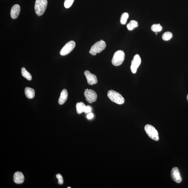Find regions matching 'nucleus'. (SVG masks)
Wrapping results in <instances>:
<instances>
[{
	"instance_id": "nucleus-4",
	"label": "nucleus",
	"mask_w": 188,
	"mask_h": 188,
	"mask_svg": "<svg viewBox=\"0 0 188 188\" xmlns=\"http://www.w3.org/2000/svg\"><path fill=\"white\" fill-rule=\"evenodd\" d=\"M125 58V53L122 50H118L114 55L111 62L114 66H120L123 62Z\"/></svg>"
},
{
	"instance_id": "nucleus-14",
	"label": "nucleus",
	"mask_w": 188,
	"mask_h": 188,
	"mask_svg": "<svg viewBox=\"0 0 188 188\" xmlns=\"http://www.w3.org/2000/svg\"><path fill=\"white\" fill-rule=\"evenodd\" d=\"M25 92L27 98L31 99L34 97L35 91L34 89L31 87H26L25 89Z\"/></svg>"
},
{
	"instance_id": "nucleus-24",
	"label": "nucleus",
	"mask_w": 188,
	"mask_h": 188,
	"mask_svg": "<svg viewBox=\"0 0 188 188\" xmlns=\"http://www.w3.org/2000/svg\"><path fill=\"white\" fill-rule=\"evenodd\" d=\"M94 115L92 113H90L87 115V118L89 119H91L92 118L94 117Z\"/></svg>"
},
{
	"instance_id": "nucleus-26",
	"label": "nucleus",
	"mask_w": 188,
	"mask_h": 188,
	"mask_svg": "<svg viewBox=\"0 0 188 188\" xmlns=\"http://www.w3.org/2000/svg\"><path fill=\"white\" fill-rule=\"evenodd\" d=\"M71 188V187H68V188Z\"/></svg>"
},
{
	"instance_id": "nucleus-12",
	"label": "nucleus",
	"mask_w": 188,
	"mask_h": 188,
	"mask_svg": "<svg viewBox=\"0 0 188 188\" xmlns=\"http://www.w3.org/2000/svg\"><path fill=\"white\" fill-rule=\"evenodd\" d=\"M25 179L23 175L19 172L15 173L13 176L14 181L17 184H21L23 183Z\"/></svg>"
},
{
	"instance_id": "nucleus-17",
	"label": "nucleus",
	"mask_w": 188,
	"mask_h": 188,
	"mask_svg": "<svg viewBox=\"0 0 188 188\" xmlns=\"http://www.w3.org/2000/svg\"><path fill=\"white\" fill-rule=\"evenodd\" d=\"M138 23L137 21L132 20L127 25V28L128 30L133 31L135 28L138 26Z\"/></svg>"
},
{
	"instance_id": "nucleus-6",
	"label": "nucleus",
	"mask_w": 188,
	"mask_h": 188,
	"mask_svg": "<svg viewBox=\"0 0 188 188\" xmlns=\"http://www.w3.org/2000/svg\"><path fill=\"white\" fill-rule=\"evenodd\" d=\"M76 43L73 40L70 41L62 48L60 51L61 55L65 56L68 55L75 48Z\"/></svg>"
},
{
	"instance_id": "nucleus-15",
	"label": "nucleus",
	"mask_w": 188,
	"mask_h": 188,
	"mask_svg": "<svg viewBox=\"0 0 188 188\" xmlns=\"http://www.w3.org/2000/svg\"><path fill=\"white\" fill-rule=\"evenodd\" d=\"M86 106L83 102H78L76 105V111L79 114L84 112Z\"/></svg>"
},
{
	"instance_id": "nucleus-3",
	"label": "nucleus",
	"mask_w": 188,
	"mask_h": 188,
	"mask_svg": "<svg viewBox=\"0 0 188 188\" xmlns=\"http://www.w3.org/2000/svg\"><path fill=\"white\" fill-rule=\"evenodd\" d=\"M106 46V43L103 40L97 42L92 45L89 51V53L93 55H95L97 53L101 52L105 50Z\"/></svg>"
},
{
	"instance_id": "nucleus-1",
	"label": "nucleus",
	"mask_w": 188,
	"mask_h": 188,
	"mask_svg": "<svg viewBox=\"0 0 188 188\" xmlns=\"http://www.w3.org/2000/svg\"><path fill=\"white\" fill-rule=\"evenodd\" d=\"M47 5V0H36L35 10L37 15L38 16L43 15L45 12Z\"/></svg>"
},
{
	"instance_id": "nucleus-16",
	"label": "nucleus",
	"mask_w": 188,
	"mask_h": 188,
	"mask_svg": "<svg viewBox=\"0 0 188 188\" xmlns=\"http://www.w3.org/2000/svg\"><path fill=\"white\" fill-rule=\"evenodd\" d=\"M21 74L22 76L27 79L28 80L31 81L32 79V76L29 72L27 71L25 68L22 67V68Z\"/></svg>"
},
{
	"instance_id": "nucleus-11",
	"label": "nucleus",
	"mask_w": 188,
	"mask_h": 188,
	"mask_svg": "<svg viewBox=\"0 0 188 188\" xmlns=\"http://www.w3.org/2000/svg\"><path fill=\"white\" fill-rule=\"evenodd\" d=\"M20 7L18 4L14 5L12 7L11 11V16L12 19H15L17 18L20 14Z\"/></svg>"
},
{
	"instance_id": "nucleus-8",
	"label": "nucleus",
	"mask_w": 188,
	"mask_h": 188,
	"mask_svg": "<svg viewBox=\"0 0 188 188\" xmlns=\"http://www.w3.org/2000/svg\"><path fill=\"white\" fill-rule=\"evenodd\" d=\"M141 59L140 56L138 55H135L133 60L132 61L130 69L132 73L135 74L137 72L138 68L141 64Z\"/></svg>"
},
{
	"instance_id": "nucleus-5",
	"label": "nucleus",
	"mask_w": 188,
	"mask_h": 188,
	"mask_svg": "<svg viewBox=\"0 0 188 188\" xmlns=\"http://www.w3.org/2000/svg\"><path fill=\"white\" fill-rule=\"evenodd\" d=\"M145 130L147 135L150 138L156 141L159 140V133L154 126L151 125L147 124L145 126Z\"/></svg>"
},
{
	"instance_id": "nucleus-21",
	"label": "nucleus",
	"mask_w": 188,
	"mask_h": 188,
	"mask_svg": "<svg viewBox=\"0 0 188 188\" xmlns=\"http://www.w3.org/2000/svg\"><path fill=\"white\" fill-rule=\"evenodd\" d=\"M74 0H65L64 6L65 8L68 9L72 6Z\"/></svg>"
},
{
	"instance_id": "nucleus-13",
	"label": "nucleus",
	"mask_w": 188,
	"mask_h": 188,
	"mask_svg": "<svg viewBox=\"0 0 188 188\" xmlns=\"http://www.w3.org/2000/svg\"><path fill=\"white\" fill-rule=\"evenodd\" d=\"M68 93L66 89H63L61 93L60 96L58 103L60 105H62L64 104L67 99Z\"/></svg>"
},
{
	"instance_id": "nucleus-18",
	"label": "nucleus",
	"mask_w": 188,
	"mask_h": 188,
	"mask_svg": "<svg viewBox=\"0 0 188 188\" xmlns=\"http://www.w3.org/2000/svg\"><path fill=\"white\" fill-rule=\"evenodd\" d=\"M129 14L127 13H124L122 14L120 19L121 23L122 25H125L129 18Z\"/></svg>"
},
{
	"instance_id": "nucleus-19",
	"label": "nucleus",
	"mask_w": 188,
	"mask_h": 188,
	"mask_svg": "<svg viewBox=\"0 0 188 188\" xmlns=\"http://www.w3.org/2000/svg\"><path fill=\"white\" fill-rule=\"evenodd\" d=\"M151 28L154 32L157 33L161 31L162 29V27L160 24H154L152 26Z\"/></svg>"
},
{
	"instance_id": "nucleus-20",
	"label": "nucleus",
	"mask_w": 188,
	"mask_h": 188,
	"mask_svg": "<svg viewBox=\"0 0 188 188\" xmlns=\"http://www.w3.org/2000/svg\"><path fill=\"white\" fill-rule=\"evenodd\" d=\"M172 33L167 31L163 33L162 36V38L163 40L167 41L170 40L172 38Z\"/></svg>"
},
{
	"instance_id": "nucleus-22",
	"label": "nucleus",
	"mask_w": 188,
	"mask_h": 188,
	"mask_svg": "<svg viewBox=\"0 0 188 188\" xmlns=\"http://www.w3.org/2000/svg\"><path fill=\"white\" fill-rule=\"evenodd\" d=\"M56 177L58 180V184L60 185H62L64 183V180L62 175L60 174H57L56 175Z\"/></svg>"
},
{
	"instance_id": "nucleus-2",
	"label": "nucleus",
	"mask_w": 188,
	"mask_h": 188,
	"mask_svg": "<svg viewBox=\"0 0 188 188\" xmlns=\"http://www.w3.org/2000/svg\"><path fill=\"white\" fill-rule=\"evenodd\" d=\"M107 96L111 101L118 105L123 104L125 101L124 98L119 93L113 90H109Z\"/></svg>"
},
{
	"instance_id": "nucleus-7",
	"label": "nucleus",
	"mask_w": 188,
	"mask_h": 188,
	"mask_svg": "<svg viewBox=\"0 0 188 188\" xmlns=\"http://www.w3.org/2000/svg\"><path fill=\"white\" fill-rule=\"evenodd\" d=\"M84 94L87 101L89 103L92 104L96 101L97 95L94 90L92 89L85 90Z\"/></svg>"
},
{
	"instance_id": "nucleus-25",
	"label": "nucleus",
	"mask_w": 188,
	"mask_h": 188,
	"mask_svg": "<svg viewBox=\"0 0 188 188\" xmlns=\"http://www.w3.org/2000/svg\"><path fill=\"white\" fill-rule=\"evenodd\" d=\"M187 101H188V94L187 95Z\"/></svg>"
},
{
	"instance_id": "nucleus-23",
	"label": "nucleus",
	"mask_w": 188,
	"mask_h": 188,
	"mask_svg": "<svg viewBox=\"0 0 188 188\" xmlns=\"http://www.w3.org/2000/svg\"><path fill=\"white\" fill-rule=\"evenodd\" d=\"M92 111V109L90 106H86L85 108V110L84 112L85 113H90Z\"/></svg>"
},
{
	"instance_id": "nucleus-9",
	"label": "nucleus",
	"mask_w": 188,
	"mask_h": 188,
	"mask_svg": "<svg viewBox=\"0 0 188 188\" xmlns=\"http://www.w3.org/2000/svg\"><path fill=\"white\" fill-rule=\"evenodd\" d=\"M84 75L87 79V83L90 85L95 84L98 82L96 76L91 73L89 70L85 71Z\"/></svg>"
},
{
	"instance_id": "nucleus-10",
	"label": "nucleus",
	"mask_w": 188,
	"mask_h": 188,
	"mask_svg": "<svg viewBox=\"0 0 188 188\" xmlns=\"http://www.w3.org/2000/svg\"><path fill=\"white\" fill-rule=\"evenodd\" d=\"M171 176L172 179L176 183H180L182 182V178L177 167H174L172 169Z\"/></svg>"
}]
</instances>
